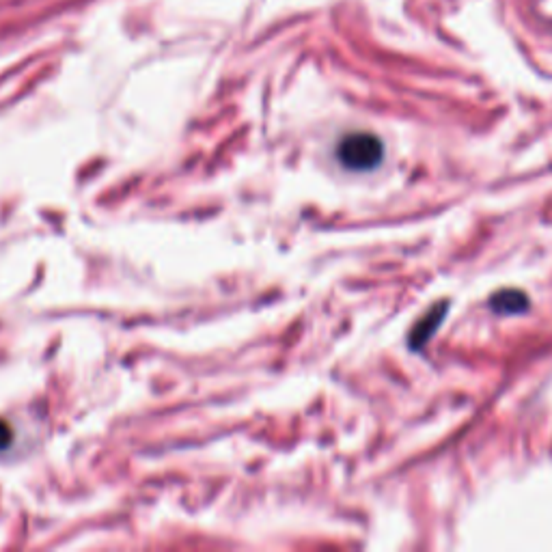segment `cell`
<instances>
[{
	"label": "cell",
	"instance_id": "obj_3",
	"mask_svg": "<svg viewBox=\"0 0 552 552\" xmlns=\"http://www.w3.org/2000/svg\"><path fill=\"white\" fill-rule=\"evenodd\" d=\"M490 307L496 313H503V315L524 313L529 309V298L524 296V292H520V289H503V292H496L492 296Z\"/></svg>",
	"mask_w": 552,
	"mask_h": 552
},
{
	"label": "cell",
	"instance_id": "obj_4",
	"mask_svg": "<svg viewBox=\"0 0 552 552\" xmlns=\"http://www.w3.org/2000/svg\"><path fill=\"white\" fill-rule=\"evenodd\" d=\"M11 443H13V427L5 419H0V451L11 447Z\"/></svg>",
	"mask_w": 552,
	"mask_h": 552
},
{
	"label": "cell",
	"instance_id": "obj_1",
	"mask_svg": "<svg viewBox=\"0 0 552 552\" xmlns=\"http://www.w3.org/2000/svg\"><path fill=\"white\" fill-rule=\"evenodd\" d=\"M337 158L350 171H371L382 162L384 145L376 134L354 132L339 143Z\"/></svg>",
	"mask_w": 552,
	"mask_h": 552
},
{
	"label": "cell",
	"instance_id": "obj_2",
	"mask_svg": "<svg viewBox=\"0 0 552 552\" xmlns=\"http://www.w3.org/2000/svg\"><path fill=\"white\" fill-rule=\"evenodd\" d=\"M445 315H447V302H440L438 307L430 309L425 313L423 320L412 328V335H410V345L414 350H419L425 345V341L430 339L434 333H436V328L440 326V322L445 320Z\"/></svg>",
	"mask_w": 552,
	"mask_h": 552
}]
</instances>
